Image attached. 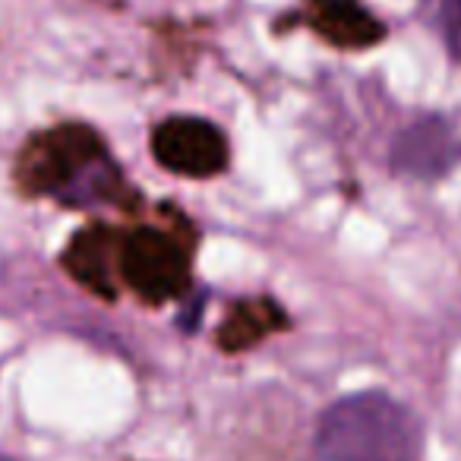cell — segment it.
<instances>
[{
    "instance_id": "obj_1",
    "label": "cell",
    "mask_w": 461,
    "mask_h": 461,
    "mask_svg": "<svg viewBox=\"0 0 461 461\" xmlns=\"http://www.w3.org/2000/svg\"><path fill=\"white\" fill-rule=\"evenodd\" d=\"M316 455L320 461H423V427L385 392H354L320 417Z\"/></svg>"
},
{
    "instance_id": "obj_2",
    "label": "cell",
    "mask_w": 461,
    "mask_h": 461,
    "mask_svg": "<svg viewBox=\"0 0 461 461\" xmlns=\"http://www.w3.org/2000/svg\"><path fill=\"white\" fill-rule=\"evenodd\" d=\"M152 152L180 177H212L228 165V140L203 117H167L155 127Z\"/></svg>"
},
{
    "instance_id": "obj_3",
    "label": "cell",
    "mask_w": 461,
    "mask_h": 461,
    "mask_svg": "<svg viewBox=\"0 0 461 461\" xmlns=\"http://www.w3.org/2000/svg\"><path fill=\"white\" fill-rule=\"evenodd\" d=\"M123 276L149 301H165L186 285V257L158 230H136L123 247Z\"/></svg>"
},
{
    "instance_id": "obj_4",
    "label": "cell",
    "mask_w": 461,
    "mask_h": 461,
    "mask_svg": "<svg viewBox=\"0 0 461 461\" xmlns=\"http://www.w3.org/2000/svg\"><path fill=\"white\" fill-rule=\"evenodd\" d=\"M461 161V136L446 117H420L398 133L392 146V165L395 171L417 180L446 177Z\"/></svg>"
},
{
    "instance_id": "obj_5",
    "label": "cell",
    "mask_w": 461,
    "mask_h": 461,
    "mask_svg": "<svg viewBox=\"0 0 461 461\" xmlns=\"http://www.w3.org/2000/svg\"><path fill=\"white\" fill-rule=\"evenodd\" d=\"M316 29L335 45H373L383 39V26L354 0H326L316 16Z\"/></svg>"
},
{
    "instance_id": "obj_6",
    "label": "cell",
    "mask_w": 461,
    "mask_h": 461,
    "mask_svg": "<svg viewBox=\"0 0 461 461\" xmlns=\"http://www.w3.org/2000/svg\"><path fill=\"white\" fill-rule=\"evenodd\" d=\"M429 16L436 23V32L442 35L448 54L461 60V0H427Z\"/></svg>"
}]
</instances>
